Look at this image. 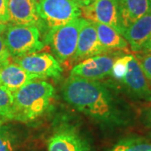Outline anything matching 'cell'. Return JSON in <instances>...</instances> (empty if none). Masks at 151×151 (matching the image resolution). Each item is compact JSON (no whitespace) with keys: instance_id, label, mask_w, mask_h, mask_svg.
Segmentation results:
<instances>
[{"instance_id":"cell-1","label":"cell","mask_w":151,"mask_h":151,"mask_svg":"<svg viewBox=\"0 0 151 151\" xmlns=\"http://www.w3.org/2000/svg\"><path fill=\"white\" fill-rule=\"evenodd\" d=\"M66 103L92 119L109 126H123L129 121L124 101L98 81L70 76L63 84Z\"/></svg>"},{"instance_id":"cell-2","label":"cell","mask_w":151,"mask_h":151,"mask_svg":"<svg viewBox=\"0 0 151 151\" xmlns=\"http://www.w3.org/2000/svg\"><path fill=\"white\" fill-rule=\"evenodd\" d=\"M55 89L45 81H29L13 93L8 120L27 123L42 116L54 97Z\"/></svg>"},{"instance_id":"cell-3","label":"cell","mask_w":151,"mask_h":151,"mask_svg":"<svg viewBox=\"0 0 151 151\" xmlns=\"http://www.w3.org/2000/svg\"><path fill=\"white\" fill-rule=\"evenodd\" d=\"M2 35L11 57L36 53L45 46L37 26L8 24Z\"/></svg>"},{"instance_id":"cell-4","label":"cell","mask_w":151,"mask_h":151,"mask_svg":"<svg viewBox=\"0 0 151 151\" xmlns=\"http://www.w3.org/2000/svg\"><path fill=\"white\" fill-rule=\"evenodd\" d=\"M83 19L80 17L76 18L66 24L50 29L47 33L46 41L59 62L73 58Z\"/></svg>"},{"instance_id":"cell-5","label":"cell","mask_w":151,"mask_h":151,"mask_svg":"<svg viewBox=\"0 0 151 151\" xmlns=\"http://www.w3.org/2000/svg\"><path fill=\"white\" fill-rule=\"evenodd\" d=\"M37 11L49 29L66 24L81 16V7L74 0H37Z\"/></svg>"},{"instance_id":"cell-6","label":"cell","mask_w":151,"mask_h":151,"mask_svg":"<svg viewBox=\"0 0 151 151\" xmlns=\"http://www.w3.org/2000/svg\"><path fill=\"white\" fill-rule=\"evenodd\" d=\"M12 60L35 79L59 78L63 71L59 61L49 53H33Z\"/></svg>"},{"instance_id":"cell-7","label":"cell","mask_w":151,"mask_h":151,"mask_svg":"<svg viewBox=\"0 0 151 151\" xmlns=\"http://www.w3.org/2000/svg\"><path fill=\"white\" fill-rule=\"evenodd\" d=\"M81 15L89 21L111 26L123 35L117 0H96L89 5L81 7Z\"/></svg>"},{"instance_id":"cell-8","label":"cell","mask_w":151,"mask_h":151,"mask_svg":"<svg viewBox=\"0 0 151 151\" xmlns=\"http://www.w3.org/2000/svg\"><path fill=\"white\" fill-rule=\"evenodd\" d=\"M120 82L130 97L138 100L151 102L150 84L146 79L135 55H132L128 63L127 72Z\"/></svg>"},{"instance_id":"cell-9","label":"cell","mask_w":151,"mask_h":151,"mask_svg":"<svg viewBox=\"0 0 151 151\" xmlns=\"http://www.w3.org/2000/svg\"><path fill=\"white\" fill-rule=\"evenodd\" d=\"M115 59L109 55H97L84 59L73 66L70 76H75L87 80L98 81L111 76Z\"/></svg>"},{"instance_id":"cell-10","label":"cell","mask_w":151,"mask_h":151,"mask_svg":"<svg viewBox=\"0 0 151 151\" xmlns=\"http://www.w3.org/2000/svg\"><path fill=\"white\" fill-rule=\"evenodd\" d=\"M47 151H91V147L76 129L63 126L50 138Z\"/></svg>"},{"instance_id":"cell-11","label":"cell","mask_w":151,"mask_h":151,"mask_svg":"<svg viewBox=\"0 0 151 151\" xmlns=\"http://www.w3.org/2000/svg\"><path fill=\"white\" fill-rule=\"evenodd\" d=\"M107 51L99 42L94 23L84 19L79 31L74 60L86 59Z\"/></svg>"},{"instance_id":"cell-12","label":"cell","mask_w":151,"mask_h":151,"mask_svg":"<svg viewBox=\"0 0 151 151\" xmlns=\"http://www.w3.org/2000/svg\"><path fill=\"white\" fill-rule=\"evenodd\" d=\"M9 24L16 25L43 24L37 11V0H8Z\"/></svg>"},{"instance_id":"cell-13","label":"cell","mask_w":151,"mask_h":151,"mask_svg":"<svg viewBox=\"0 0 151 151\" xmlns=\"http://www.w3.org/2000/svg\"><path fill=\"white\" fill-rule=\"evenodd\" d=\"M34 80L35 76L14 62L9 60L0 65V85L12 93Z\"/></svg>"},{"instance_id":"cell-14","label":"cell","mask_w":151,"mask_h":151,"mask_svg":"<svg viewBox=\"0 0 151 151\" xmlns=\"http://www.w3.org/2000/svg\"><path fill=\"white\" fill-rule=\"evenodd\" d=\"M117 2L123 32L141 17L151 12V0H117Z\"/></svg>"},{"instance_id":"cell-15","label":"cell","mask_w":151,"mask_h":151,"mask_svg":"<svg viewBox=\"0 0 151 151\" xmlns=\"http://www.w3.org/2000/svg\"><path fill=\"white\" fill-rule=\"evenodd\" d=\"M151 35V12L141 17L124 30L123 36L133 51H141Z\"/></svg>"},{"instance_id":"cell-16","label":"cell","mask_w":151,"mask_h":151,"mask_svg":"<svg viewBox=\"0 0 151 151\" xmlns=\"http://www.w3.org/2000/svg\"><path fill=\"white\" fill-rule=\"evenodd\" d=\"M94 23V22H93ZM100 44L107 50L113 49H126L128 42L124 36L115 29L104 24L94 23Z\"/></svg>"},{"instance_id":"cell-17","label":"cell","mask_w":151,"mask_h":151,"mask_svg":"<svg viewBox=\"0 0 151 151\" xmlns=\"http://www.w3.org/2000/svg\"><path fill=\"white\" fill-rule=\"evenodd\" d=\"M108 151H151V141L143 137L130 136L118 141Z\"/></svg>"},{"instance_id":"cell-18","label":"cell","mask_w":151,"mask_h":151,"mask_svg":"<svg viewBox=\"0 0 151 151\" xmlns=\"http://www.w3.org/2000/svg\"><path fill=\"white\" fill-rule=\"evenodd\" d=\"M16 150V137L9 126L3 124L0 126V151Z\"/></svg>"},{"instance_id":"cell-19","label":"cell","mask_w":151,"mask_h":151,"mask_svg":"<svg viewBox=\"0 0 151 151\" xmlns=\"http://www.w3.org/2000/svg\"><path fill=\"white\" fill-rule=\"evenodd\" d=\"M13 103V93L0 85V119L8 121Z\"/></svg>"},{"instance_id":"cell-20","label":"cell","mask_w":151,"mask_h":151,"mask_svg":"<svg viewBox=\"0 0 151 151\" xmlns=\"http://www.w3.org/2000/svg\"><path fill=\"white\" fill-rule=\"evenodd\" d=\"M131 57L132 55H126L119 57L114 60L112 68V73H111V75L113 76L114 79L120 81L124 78L128 70V63L131 59Z\"/></svg>"},{"instance_id":"cell-21","label":"cell","mask_w":151,"mask_h":151,"mask_svg":"<svg viewBox=\"0 0 151 151\" xmlns=\"http://www.w3.org/2000/svg\"><path fill=\"white\" fill-rule=\"evenodd\" d=\"M140 65L141 69L145 76L146 79L151 86V53H146L142 55L135 56Z\"/></svg>"},{"instance_id":"cell-22","label":"cell","mask_w":151,"mask_h":151,"mask_svg":"<svg viewBox=\"0 0 151 151\" xmlns=\"http://www.w3.org/2000/svg\"><path fill=\"white\" fill-rule=\"evenodd\" d=\"M10 53L6 46L4 40L2 35H0V65L10 60Z\"/></svg>"},{"instance_id":"cell-23","label":"cell","mask_w":151,"mask_h":151,"mask_svg":"<svg viewBox=\"0 0 151 151\" xmlns=\"http://www.w3.org/2000/svg\"><path fill=\"white\" fill-rule=\"evenodd\" d=\"M0 21L5 24L9 22L8 12V0H0Z\"/></svg>"},{"instance_id":"cell-24","label":"cell","mask_w":151,"mask_h":151,"mask_svg":"<svg viewBox=\"0 0 151 151\" xmlns=\"http://www.w3.org/2000/svg\"><path fill=\"white\" fill-rule=\"evenodd\" d=\"M144 119L145 121L146 125L151 129V106L145 109L144 113Z\"/></svg>"},{"instance_id":"cell-25","label":"cell","mask_w":151,"mask_h":151,"mask_svg":"<svg viewBox=\"0 0 151 151\" xmlns=\"http://www.w3.org/2000/svg\"><path fill=\"white\" fill-rule=\"evenodd\" d=\"M141 51H143L145 53H151V35L150 38H149V40L144 45V46H143V48L141 50Z\"/></svg>"},{"instance_id":"cell-26","label":"cell","mask_w":151,"mask_h":151,"mask_svg":"<svg viewBox=\"0 0 151 151\" xmlns=\"http://www.w3.org/2000/svg\"><path fill=\"white\" fill-rule=\"evenodd\" d=\"M96 0H77L78 4L80 7H83V6H87L89 4H91L92 3H93Z\"/></svg>"},{"instance_id":"cell-27","label":"cell","mask_w":151,"mask_h":151,"mask_svg":"<svg viewBox=\"0 0 151 151\" xmlns=\"http://www.w3.org/2000/svg\"><path fill=\"white\" fill-rule=\"evenodd\" d=\"M6 27H7V24L0 21V35H3V33L4 32V30H5Z\"/></svg>"},{"instance_id":"cell-28","label":"cell","mask_w":151,"mask_h":151,"mask_svg":"<svg viewBox=\"0 0 151 151\" xmlns=\"http://www.w3.org/2000/svg\"><path fill=\"white\" fill-rule=\"evenodd\" d=\"M5 122H6V121H5V120H4V119H0V126H1V125H2V124H4Z\"/></svg>"},{"instance_id":"cell-29","label":"cell","mask_w":151,"mask_h":151,"mask_svg":"<svg viewBox=\"0 0 151 151\" xmlns=\"http://www.w3.org/2000/svg\"><path fill=\"white\" fill-rule=\"evenodd\" d=\"M74 1H75L76 3V4H78V2H77V0H74ZM78 5H79V4H78Z\"/></svg>"}]
</instances>
